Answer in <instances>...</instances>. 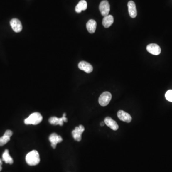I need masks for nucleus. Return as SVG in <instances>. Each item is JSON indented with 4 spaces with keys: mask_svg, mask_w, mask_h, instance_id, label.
<instances>
[{
    "mask_svg": "<svg viewBox=\"0 0 172 172\" xmlns=\"http://www.w3.org/2000/svg\"><path fill=\"white\" fill-rule=\"evenodd\" d=\"M26 162L31 166H36L40 163V156L38 152L33 150L27 154L26 157Z\"/></svg>",
    "mask_w": 172,
    "mask_h": 172,
    "instance_id": "obj_1",
    "label": "nucleus"
},
{
    "mask_svg": "<svg viewBox=\"0 0 172 172\" xmlns=\"http://www.w3.org/2000/svg\"><path fill=\"white\" fill-rule=\"evenodd\" d=\"M43 117L42 115L39 112H34L30 115L28 118L25 119V124L26 125H37L42 122Z\"/></svg>",
    "mask_w": 172,
    "mask_h": 172,
    "instance_id": "obj_2",
    "label": "nucleus"
},
{
    "mask_svg": "<svg viewBox=\"0 0 172 172\" xmlns=\"http://www.w3.org/2000/svg\"><path fill=\"white\" fill-rule=\"evenodd\" d=\"M112 98L111 93L105 91L102 93L99 97V102L102 106H106L109 104Z\"/></svg>",
    "mask_w": 172,
    "mask_h": 172,
    "instance_id": "obj_3",
    "label": "nucleus"
},
{
    "mask_svg": "<svg viewBox=\"0 0 172 172\" xmlns=\"http://www.w3.org/2000/svg\"><path fill=\"white\" fill-rule=\"evenodd\" d=\"M85 130V128L82 125L75 127L74 130L72 131V135L75 141H80L82 138V134Z\"/></svg>",
    "mask_w": 172,
    "mask_h": 172,
    "instance_id": "obj_4",
    "label": "nucleus"
},
{
    "mask_svg": "<svg viewBox=\"0 0 172 172\" xmlns=\"http://www.w3.org/2000/svg\"><path fill=\"white\" fill-rule=\"evenodd\" d=\"M99 9L103 16L105 17L109 15L110 11V5L108 1H102L99 5Z\"/></svg>",
    "mask_w": 172,
    "mask_h": 172,
    "instance_id": "obj_5",
    "label": "nucleus"
},
{
    "mask_svg": "<svg viewBox=\"0 0 172 172\" xmlns=\"http://www.w3.org/2000/svg\"><path fill=\"white\" fill-rule=\"evenodd\" d=\"M66 114L65 113L63 114V116L62 118H58L57 117H50L49 119V122L51 124L57 125H59L60 126H63L64 122H67L68 119L66 118Z\"/></svg>",
    "mask_w": 172,
    "mask_h": 172,
    "instance_id": "obj_6",
    "label": "nucleus"
},
{
    "mask_svg": "<svg viewBox=\"0 0 172 172\" xmlns=\"http://www.w3.org/2000/svg\"><path fill=\"white\" fill-rule=\"evenodd\" d=\"M49 140L51 144V146L54 149H55L56 148L58 143H61L63 141V139L61 137V136L58 135L55 133H53L50 135Z\"/></svg>",
    "mask_w": 172,
    "mask_h": 172,
    "instance_id": "obj_7",
    "label": "nucleus"
},
{
    "mask_svg": "<svg viewBox=\"0 0 172 172\" xmlns=\"http://www.w3.org/2000/svg\"><path fill=\"white\" fill-rule=\"evenodd\" d=\"M10 25L13 30L16 33H19L22 31L23 26L20 21L16 18L12 19L10 21Z\"/></svg>",
    "mask_w": 172,
    "mask_h": 172,
    "instance_id": "obj_8",
    "label": "nucleus"
},
{
    "mask_svg": "<svg viewBox=\"0 0 172 172\" xmlns=\"http://www.w3.org/2000/svg\"><path fill=\"white\" fill-rule=\"evenodd\" d=\"M146 49L149 53L154 55H159L161 52L160 47L156 44H149L147 46Z\"/></svg>",
    "mask_w": 172,
    "mask_h": 172,
    "instance_id": "obj_9",
    "label": "nucleus"
},
{
    "mask_svg": "<svg viewBox=\"0 0 172 172\" xmlns=\"http://www.w3.org/2000/svg\"><path fill=\"white\" fill-rule=\"evenodd\" d=\"M78 67L80 70L85 71L87 73H90L91 72H92L93 69L91 65L84 61L80 62L78 64Z\"/></svg>",
    "mask_w": 172,
    "mask_h": 172,
    "instance_id": "obj_10",
    "label": "nucleus"
},
{
    "mask_svg": "<svg viewBox=\"0 0 172 172\" xmlns=\"http://www.w3.org/2000/svg\"><path fill=\"white\" fill-rule=\"evenodd\" d=\"M117 116L120 120L127 123L131 122L132 119L131 116L128 113L122 110L118 111L117 113Z\"/></svg>",
    "mask_w": 172,
    "mask_h": 172,
    "instance_id": "obj_11",
    "label": "nucleus"
},
{
    "mask_svg": "<svg viewBox=\"0 0 172 172\" xmlns=\"http://www.w3.org/2000/svg\"><path fill=\"white\" fill-rule=\"evenodd\" d=\"M128 7L129 14L130 16L132 18H135L137 15V11L135 3L132 1H129L128 3Z\"/></svg>",
    "mask_w": 172,
    "mask_h": 172,
    "instance_id": "obj_12",
    "label": "nucleus"
},
{
    "mask_svg": "<svg viewBox=\"0 0 172 172\" xmlns=\"http://www.w3.org/2000/svg\"><path fill=\"white\" fill-rule=\"evenodd\" d=\"M104 122L107 126L113 131H117L119 129V125L111 117H107L104 119Z\"/></svg>",
    "mask_w": 172,
    "mask_h": 172,
    "instance_id": "obj_13",
    "label": "nucleus"
},
{
    "mask_svg": "<svg viewBox=\"0 0 172 172\" xmlns=\"http://www.w3.org/2000/svg\"><path fill=\"white\" fill-rule=\"evenodd\" d=\"M13 135V132L11 130H7L3 136L0 137V146L5 145L10 140V138Z\"/></svg>",
    "mask_w": 172,
    "mask_h": 172,
    "instance_id": "obj_14",
    "label": "nucleus"
},
{
    "mask_svg": "<svg viewBox=\"0 0 172 172\" xmlns=\"http://www.w3.org/2000/svg\"><path fill=\"white\" fill-rule=\"evenodd\" d=\"M97 23L94 20L91 19L87 22L86 25V27L87 31L90 33H95L96 29Z\"/></svg>",
    "mask_w": 172,
    "mask_h": 172,
    "instance_id": "obj_15",
    "label": "nucleus"
},
{
    "mask_svg": "<svg viewBox=\"0 0 172 172\" xmlns=\"http://www.w3.org/2000/svg\"><path fill=\"white\" fill-rule=\"evenodd\" d=\"M114 22V18L112 15H108L103 19L102 25L105 28L110 27Z\"/></svg>",
    "mask_w": 172,
    "mask_h": 172,
    "instance_id": "obj_16",
    "label": "nucleus"
},
{
    "mask_svg": "<svg viewBox=\"0 0 172 172\" xmlns=\"http://www.w3.org/2000/svg\"><path fill=\"white\" fill-rule=\"evenodd\" d=\"M87 8V3L85 0H81L75 7V11L77 13H81L82 11L86 10Z\"/></svg>",
    "mask_w": 172,
    "mask_h": 172,
    "instance_id": "obj_17",
    "label": "nucleus"
},
{
    "mask_svg": "<svg viewBox=\"0 0 172 172\" xmlns=\"http://www.w3.org/2000/svg\"><path fill=\"white\" fill-rule=\"evenodd\" d=\"M2 158H3V160L5 162V163L11 164H13L14 163L13 158L10 156L9 151L7 149L5 150L4 152L3 153Z\"/></svg>",
    "mask_w": 172,
    "mask_h": 172,
    "instance_id": "obj_18",
    "label": "nucleus"
},
{
    "mask_svg": "<svg viewBox=\"0 0 172 172\" xmlns=\"http://www.w3.org/2000/svg\"><path fill=\"white\" fill-rule=\"evenodd\" d=\"M165 97L169 102H172V90H169L166 92Z\"/></svg>",
    "mask_w": 172,
    "mask_h": 172,
    "instance_id": "obj_19",
    "label": "nucleus"
},
{
    "mask_svg": "<svg viewBox=\"0 0 172 172\" xmlns=\"http://www.w3.org/2000/svg\"><path fill=\"white\" fill-rule=\"evenodd\" d=\"M1 166H2V161H1V159H0V171H1V169H2Z\"/></svg>",
    "mask_w": 172,
    "mask_h": 172,
    "instance_id": "obj_20",
    "label": "nucleus"
},
{
    "mask_svg": "<svg viewBox=\"0 0 172 172\" xmlns=\"http://www.w3.org/2000/svg\"><path fill=\"white\" fill-rule=\"evenodd\" d=\"M104 124H105V122H103L100 123V125H101V126H104Z\"/></svg>",
    "mask_w": 172,
    "mask_h": 172,
    "instance_id": "obj_21",
    "label": "nucleus"
}]
</instances>
